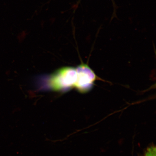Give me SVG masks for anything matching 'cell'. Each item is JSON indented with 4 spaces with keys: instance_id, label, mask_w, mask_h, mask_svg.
<instances>
[{
    "instance_id": "6da1fadb",
    "label": "cell",
    "mask_w": 156,
    "mask_h": 156,
    "mask_svg": "<svg viewBox=\"0 0 156 156\" xmlns=\"http://www.w3.org/2000/svg\"><path fill=\"white\" fill-rule=\"evenodd\" d=\"M76 80V68L69 67H63L51 76L48 85L52 90L66 91L74 87Z\"/></svg>"
},
{
    "instance_id": "3957f363",
    "label": "cell",
    "mask_w": 156,
    "mask_h": 156,
    "mask_svg": "<svg viewBox=\"0 0 156 156\" xmlns=\"http://www.w3.org/2000/svg\"><path fill=\"white\" fill-rule=\"evenodd\" d=\"M145 156H156V148L154 146L148 149Z\"/></svg>"
},
{
    "instance_id": "7a4b0ae2",
    "label": "cell",
    "mask_w": 156,
    "mask_h": 156,
    "mask_svg": "<svg viewBox=\"0 0 156 156\" xmlns=\"http://www.w3.org/2000/svg\"><path fill=\"white\" fill-rule=\"evenodd\" d=\"M76 69L77 80L74 87L80 93L87 92L92 88L96 79V75L87 64H80Z\"/></svg>"
}]
</instances>
